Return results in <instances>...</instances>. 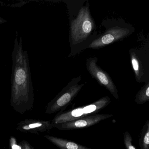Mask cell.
Here are the masks:
<instances>
[{"label": "cell", "mask_w": 149, "mask_h": 149, "mask_svg": "<svg viewBox=\"0 0 149 149\" xmlns=\"http://www.w3.org/2000/svg\"><path fill=\"white\" fill-rule=\"evenodd\" d=\"M11 104L15 111L20 114L30 111L33 106V88L26 50H23L22 37L18 40L16 32L12 54Z\"/></svg>", "instance_id": "6da1fadb"}, {"label": "cell", "mask_w": 149, "mask_h": 149, "mask_svg": "<svg viewBox=\"0 0 149 149\" xmlns=\"http://www.w3.org/2000/svg\"><path fill=\"white\" fill-rule=\"evenodd\" d=\"M111 102V100L109 97H103L88 105L59 112L51 121L54 128V125L58 124L73 121L87 116L97 114L102 109L107 107Z\"/></svg>", "instance_id": "7a4b0ae2"}, {"label": "cell", "mask_w": 149, "mask_h": 149, "mask_svg": "<svg viewBox=\"0 0 149 149\" xmlns=\"http://www.w3.org/2000/svg\"><path fill=\"white\" fill-rule=\"evenodd\" d=\"M95 27L88 2L85 6L80 9L77 18L71 22L70 33L73 44H78L86 40L93 32Z\"/></svg>", "instance_id": "3957f363"}, {"label": "cell", "mask_w": 149, "mask_h": 149, "mask_svg": "<svg viewBox=\"0 0 149 149\" xmlns=\"http://www.w3.org/2000/svg\"><path fill=\"white\" fill-rule=\"evenodd\" d=\"M81 77H75L72 79L62 90L50 101L45 108L47 114H53L64 111L66 108L72 102L77 96L84 84H79Z\"/></svg>", "instance_id": "277c9868"}, {"label": "cell", "mask_w": 149, "mask_h": 149, "mask_svg": "<svg viewBox=\"0 0 149 149\" xmlns=\"http://www.w3.org/2000/svg\"><path fill=\"white\" fill-rule=\"evenodd\" d=\"M97 57H91L86 62V68L93 78H95L100 85L108 90L115 98L118 100V91L115 84L108 73L97 65Z\"/></svg>", "instance_id": "5b68a950"}, {"label": "cell", "mask_w": 149, "mask_h": 149, "mask_svg": "<svg viewBox=\"0 0 149 149\" xmlns=\"http://www.w3.org/2000/svg\"><path fill=\"white\" fill-rule=\"evenodd\" d=\"M111 114H95L84 117L73 121L58 124L54 125V128L61 130H69L88 128L107 118H111Z\"/></svg>", "instance_id": "8992f818"}, {"label": "cell", "mask_w": 149, "mask_h": 149, "mask_svg": "<svg viewBox=\"0 0 149 149\" xmlns=\"http://www.w3.org/2000/svg\"><path fill=\"white\" fill-rule=\"evenodd\" d=\"M130 31L126 28L115 27L107 30L102 36L94 40L88 48L98 49L125 39L130 35Z\"/></svg>", "instance_id": "52a82bcc"}, {"label": "cell", "mask_w": 149, "mask_h": 149, "mask_svg": "<svg viewBox=\"0 0 149 149\" xmlns=\"http://www.w3.org/2000/svg\"><path fill=\"white\" fill-rule=\"evenodd\" d=\"M54 128L52 121L40 119H26L17 124V130L24 133L38 134Z\"/></svg>", "instance_id": "ba28073f"}, {"label": "cell", "mask_w": 149, "mask_h": 149, "mask_svg": "<svg viewBox=\"0 0 149 149\" xmlns=\"http://www.w3.org/2000/svg\"><path fill=\"white\" fill-rule=\"evenodd\" d=\"M130 55L132 66L137 82H141L143 81L145 73L144 63L136 50L132 49H130Z\"/></svg>", "instance_id": "9c48e42d"}, {"label": "cell", "mask_w": 149, "mask_h": 149, "mask_svg": "<svg viewBox=\"0 0 149 149\" xmlns=\"http://www.w3.org/2000/svg\"><path fill=\"white\" fill-rule=\"evenodd\" d=\"M44 137L59 149H92L65 139L49 135H45Z\"/></svg>", "instance_id": "30bf717a"}, {"label": "cell", "mask_w": 149, "mask_h": 149, "mask_svg": "<svg viewBox=\"0 0 149 149\" xmlns=\"http://www.w3.org/2000/svg\"><path fill=\"white\" fill-rule=\"evenodd\" d=\"M140 149H149V120L142 127L139 138Z\"/></svg>", "instance_id": "8fae6325"}, {"label": "cell", "mask_w": 149, "mask_h": 149, "mask_svg": "<svg viewBox=\"0 0 149 149\" xmlns=\"http://www.w3.org/2000/svg\"><path fill=\"white\" fill-rule=\"evenodd\" d=\"M149 101V82L147 81L137 93L135 101L139 104H143Z\"/></svg>", "instance_id": "7c38bea8"}, {"label": "cell", "mask_w": 149, "mask_h": 149, "mask_svg": "<svg viewBox=\"0 0 149 149\" xmlns=\"http://www.w3.org/2000/svg\"><path fill=\"white\" fill-rule=\"evenodd\" d=\"M123 142L126 149H136L133 144L132 137L128 131H125L124 133Z\"/></svg>", "instance_id": "4fadbf2b"}, {"label": "cell", "mask_w": 149, "mask_h": 149, "mask_svg": "<svg viewBox=\"0 0 149 149\" xmlns=\"http://www.w3.org/2000/svg\"><path fill=\"white\" fill-rule=\"evenodd\" d=\"M10 146L11 149H21L20 145H19L17 143L15 138L12 136L10 137Z\"/></svg>", "instance_id": "5bb4252c"}, {"label": "cell", "mask_w": 149, "mask_h": 149, "mask_svg": "<svg viewBox=\"0 0 149 149\" xmlns=\"http://www.w3.org/2000/svg\"><path fill=\"white\" fill-rule=\"evenodd\" d=\"M21 149H34L33 147L26 140H23L20 143Z\"/></svg>", "instance_id": "9a60e30c"}, {"label": "cell", "mask_w": 149, "mask_h": 149, "mask_svg": "<svg viewBox=\"0 0 149 149\" xmlns=\"http://www.w3.org/2000/svg\"><path fill=\"white\" fill-rule=\"evenodd\" d=\"M7 22V21L4 19L0 17V24H2V23H6Z\"/></svg>", "instance_id": "2e32d148"}]
</instances>
